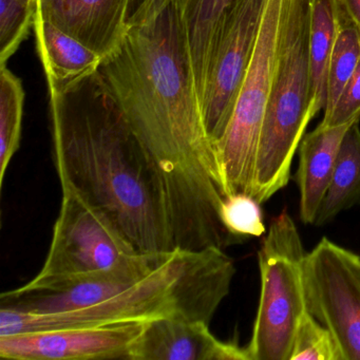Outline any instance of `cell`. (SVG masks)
<instances>
[{
    "instance_id": "cell-8",
    "label": "cell",
    "mask_w": 360,
    "mask_h": 360,
    "mask_svg": "<svg viewBox=\"0 0 360 360\" xmlns=\"http://www.w3.org/2000/svg\"><path fill=\"white\" fill-rule=\"evenodd\" d=\"M305 307L334 335L343 360H360V256L323 237L303 266Z\"/></svg>"
},
{
    "instance_id": "cell-23",
    "label": "cell",
    "mask_w": 360,
    "mask_h": 360,
    "mask_svg": "<svg viewBox=\"0 0 360 360\" xmlns=\"http://www.w3.org/2000/svg\"><path fill=\"white\" fill-rule=\"evenodd\" d=\"M360 120V60L328 115L320 125L336 127Z\"/></svg>"
},
{
    "instance_id": "cell-7",
    "label": "cell",
    "mask_w": 360,
    "mask_h": 360,
    "mask_svg": "<svg viewBox=\"0 0 360 360\" xmlns=\"http://www.w3.org/2000/svg\"><path fill=\"white\" fill-rule=\"evenodd\" d=\"M141 252L102 214L63 193L47 258L16 292H54L115 271Z\"/></svg>"
},
{
    "instance_id": "cell-19",
    "label": "cell",
    "mask_w": 360,
    "mask_h": 360,
    "mask_svg": "<svg viewBox=\"0 0 360 360\" xmlns=\"http://www.w3.org/2000/svg\"><path fill=\"white\" fill-rule=\"evenodd\" d=\"M25 92L22 79L6 68L0 69V187L20 148L24 117Z\"/></svg>"
},
{
    "instance_id": "cell-4",
    "label": "cell",
    "mask_w": 360,
    "mask_h": 360,
    "mask_svg": "<svg viewBox=\"0 0 360 360\" xmlns=\"http://www.w3.org/2000/svg\"><path fill=\"white\" fill-rule=\"evenodd\" d=\"M314 0H288L277 70L257 151L250 197L269 201L288 185L311 105L309 30Z\"/></svg>"
},
{
    "instance_id": "cell-9",
    "label": "cell",
    "mask_w": 360,
    "mask_h": 360,
    "mask_svg": "<svg viewBox=\"0 0 360 360\" xmlns=\"http://www.w3.org/2000/svg\"><path fill=\"white\" fill-rule=\"evenodd\" d=\"M265 3L266 0H233L217 31L201 101L206 131L214 149L231 121L256 45Z\"/></svg>"
},
{
    "instance_id": "cell-2",
    "label": "cell",
    "mask_w": 360,
    "mask_h": 360,
    "mask_svg": "<svg viewBox=\"0 0 360 360\" xmlns=\"http://www.w3.org/2000/svg\"><path fill=\"white\" fill-rule=\"evenodd\" d=\"M47 88L63 193L108 219L138 252L176 250L161 176L98 71Z\"/></svg>"
},
{
    "instance_id": "cell-3",
    "label": "cell",
    "mask_w": 360,
    "mask_h": 360,
    "mask_svg": "<svg viewBox=\"0 0 360 360\" xmlns=\"http://www.w3.org/2000/svg\"><path fill=\"white\" fill-rule=\"evenodd\" d=\"M235 274L233 261L218 248H176L150 275L90 307L56 313L0 307V336L168 317L210 324L231 292Z\"/></svg>"
},
{
    "instance_id": "cell-16",
    "label": "cell",
    "mask_w": 360,
    "mask_h": 360,
    "mask_svg": "<svg viewBox=\"0 0 360 360\" xmlns=\"http://www.w3.org/2000/svg\"><path fill=\"white\" fill-rule=\"evenodd\" d=\"M359 122H354L345 132L315 226H323L341 212L360 204Z\"/></svg>"
},
{
    "instance_id": "cell-26",
    "label": "cell",
    "mask_w": 360,
    "mask_h": 360,
    "mask_svg": "<svg viewBox=\"0 0 360 360\" xmlns=\"http://www.w3.org/2000/svg\"><path fill=\"white\" fill-rule=\"evenodd\" d=\"M18 1L26 5H37V0H18Z\"/></svg>"
},
{
    "instance_id": "cell-21",
    "label": "cell",
    "mask_w": 360,
    "mask_h": 360,
    "mask_svg": "<svg viewBox=\"0 0 360 360\" xmlns=\"http://www.w3.org/2000/svg\"><path fill=\"white\" fill-rule=\"evenodd\" d=\"M37 5L18 0H0V69L18 51L34 27Z\"/></svg>"
},
{
    "instance_id": "cell-17",
    "label": "cell",
    "mask_w": 360,
    "mask_h": 360,
    "mask_svg": "<svg viewBox=\"0 0 360 360\" xmlns=\"http://www.w3.org/2000/svg\"><path fill=\"white\" fill-rule=\"evenodd\" d=\"M336 31V0H314L309 30V69L311 105L315 115L323 111L326 106L328 62Z\"/></svg>"
},
{
    "instance_id": "cell-20",
    "label": "cell",
    "mask_w": 360,
    "mask_h": 360,
    "mask_svg": "<svg viewBox=\"0 0 360 360\" xmlns=\"http://www.w3.org/2000/svg\"><path fill=\"white\" fill-rule=\"evenodd\" d=\"M343 360L334 335L305 311L297 326L290 360Z\"/></svg>"
},
{
    "instance_id": "cell-18",
    "label": "cell",
    "mask_w": 360,
    "mask_h": 360,
    "mask_svg": "<svg viewBox=\"0 0 360 360\" xmlns=\"http://www.w3.org/2000/svg\"><path fill=\"white\" fill-rule=\"evenodd\" d=\"M337 7V31L328 62L323 117L334 108L360 60V30L345 12Z\"/></svg>"
},
{
    "instance_id": "cell-24",
    "label": "cell",
    "mask_w": 360,
    "mask_h": 360,
    "mask_svg": "<svg viewBox=\"0 0 360 360\" xmlns=\"http://www.w3.org/2000/svg\"><path fill=\"white\" fill-rule=\"evenodd\" d=\"M170 0H131L129 8V24L142 22L167 5Z\"/></svg>"
},
{
    "instance_id": "cell-25",
    "label": "cell",
    "mask_w": 360,
    "mask_h": 360,
    "mask_svg": "<svg viewBox=\"0 0 360 360\" xmlns=\"http://www.w3.org/2000/svg\"><path fill=\"white\" fill-rule=\"evenodd\" d=\"M339 7L360 30V0H336Z\"/></svg>"
},
{
    "instance_id": "cell-13",
    "label": "cell",
    "mask_w": 360,
    "mask_h": 360,
    "mask_svg": "<svg viewBox=\"0 0 360 360\" xmlns=\"http://www.w3.org/2000/svg\"><path fill=\"white\" fill-rule=\"evenodd\" d=\"M353 123L336 127L319 124L304 134L299 144V165L295 178L300 195L299 214L304 224L315 223L332 179L341 143Z\"/></svg>"
},
{
    "instance_id": "cell-14",
    "label": "cell",
    "mask_w": 360,
    "mask_h": 360,
    "mask_svg": "<svg viewBox=\"0 0 360 360\" xmlns=\"http://www.w3.org/2000/svg\"><path fill=\"white\" fill-rule=\"evenodd\" d=\"M35 39L47 85L63 88L98 72L103 58L35 13Z\"/></svg>"
},
{
    "instance_id": "cell-5",
    "label": "cell",
    "mask_w": 360,
    "mask_h": 360,
    "mask_svg": "<svg viewBox=\"0 0 360 360\" xmlns=\"http://www.w3.org/2000/svg\"><path fill=\"white\" fill-rule=\"evenodd\" d=\"M300 233L288 210L269 223L258 252L261 292L252 338L250 360H290L297 326L305 307Z\"/></svg>"
},
{
    "instance_id": "cell-22",
    "label": "cell",
    "mask_w": 360,
    "mask_h": 360,
    "mask_svg": "<svg viewBox=\"0 0 360 360\" xmlns=\"http://www.w3.org/2000/svg\"><path fill=\"white\" fill-rule=\"evenodd\" d=\"M260 203L250 195L237 193L226 197L221 208V218L229 233L244 240L265 233Z\"/></svg>"
},
{
    "instance_id": "cell-1",
    "label": "cell",
    "mask_w": 360,
    "mask_h": 360,
    "mask_svg": "<svg viewBox=\"0 0 360 360\" xmlns=\"http://www.w3.org/2000/svg\"><path fill=\"white\" fill-rule=\"evenodd\" d=\"M98 73L161 176L176 248L225 250L242 242L221 218L224 181L204 124L178 1L129 25Z\"/></svg>"
},
{
    "instance_id": "cell-11",
    "label": "cell",
    "mask_w": 360,
    "mask_h": 360,
    "mask_svg": "<svg viewBox=\"0 0 360 360\" xmlns=\"http://www.w3.org/2000/svg\"><path fill=\"white\" fill-rule=\"evenodd\" d=\"M129 360H250L248 349L217 338L210 324L181 318L145 323Z\"/></svg>"
},
{
    "instance_id": "cell-10",
    "label": "cell",
    "mask_w": 360,
    "mask_h": 360,
    "mask_svg": "<svg viewBox=\"0 0 360 360\" xmlns=\"http://www.w3.org/2000/svg\"><path fill=\"white\" fill-rule=\"evenodd\" d=\"M142 321L0 336V357L11 360L130 359Z\"/></svg>"
},
{
    "instance_id": "cell-15",
    "label": "cell",
    "mask_w": 360,
    "mask_h": 360,
    "mask_svg": "<svg viewBox=\"0 0 360 360\" xmlns=\"http://www.w3.org/2000/svg\"><path fill=\"white\" fill-rule=\"evenodd\" d=\"M180 7L200 103L207 81L212 45L219 26L233 0H176Z\"/></svg>"
},
{
    "instance_id": "cell-6",
    "label": "cell",
    "mask_w": 360,
    "mask_h": 360,
    "mask_svg": "<svg viewBox=\"0 0 360 360\" xmlns=\"http://www.w3.org/2000/svg\"><path fill=\"white\" fill-rule=\"evenodd\" d=\"M288 7V0H266L231 121L216 145L226 197L252 195L257 151L277 70Z\"/></svg>"
},
{
    "instance_id": "cell-12",
    "label": "cell",
    "mask_w": 360,
    "mask_h": 360,
    "mask_svg": "<svg viewBox=\"0 0 360 360\" xmlns=\"http://www.w3.org/2000/svg\"><path fill=\"white\" fill-rule=\"evenodd\" d=\"M131 0H37V12L103 58L129 28Z\"/></svg>"
}]
</instances>
